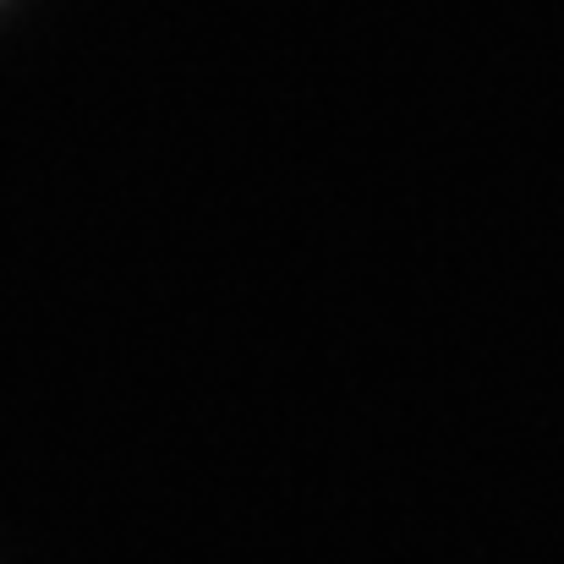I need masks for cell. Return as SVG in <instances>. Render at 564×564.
<instances>
[]
</instances>
